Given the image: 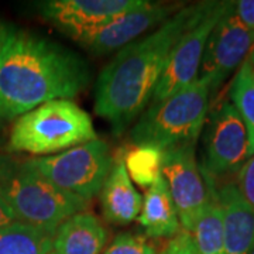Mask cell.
Here are the masks:
<instances>
[{
  "instance_id": "obj_18",
  "label": "cell",
  "mask_w": 254,
  "mask_h": 254,
  "mask_svg": "<svg viewBox=\"0 0 254 254\" xmlns=\"http://www.w3.org/2000/svg\"><path fill=\"white\" fill-rule=\"evenodd\" d=\"M190 236L199 254H225L222 209L219 205L216 185L213 180L210 187V199Z\"/></svg>"
},
{
  "instance_id": "obj_14",
  "label": "cell",
  "mask_w": 254,
  "mask_h": 254,
  "mask_svg": "<svg viewBox=\"0 0 254 254\" xmlns=\"http://www.w3.org/2000/svg\"><path fill=\"white\" fill-rule=\"evenodd\" d=\"M103 218L112 225H130L140 216L143 198L134 188L122 157L115 158L113 168L100 190Z\"/></svg>"
},
{
  "instance_id": "obj_4",
  "label": "cell",
  "mask_w": 254,
  "mask_h": 254,
  "mask_svg": "<svg viewBox=\"0 0 254 254\" xmlns=\"http://www.w3.org/2000/svg\"><path fill=\"white\" fill-rule=\"evenodd\" d=\"M96 138L88 112L72 100H53L16 119L10 131L9 148L47 157Z\"/></svg>"
},
{
  "instance_id": "obj_1",
  "label": "cell",
  "mask_w": 254,
  "mask_h": 254,
  "mask_svg": "<svg viewBox=\"0 0 254 254\" xmlns=\"http://www.w3.org/2000/svg\"><path fill=\"white\" fill-rule=\"evenodd\" d=\"M91 81V69L69 48L16 28L0 47V118L13 120L53 100H68Z\"/></svg>"
},
{
  "instance_id": "obj_12",
  "label": "cell",
  "mask_w": 254,
  "mask_h": 254,
  "mask_svg": "<svg viewBox=\"0 0 254 254\" xmlns=\"http://www.w3.org/2000/svg\"><path fill=\"white\" fill-rule=\"evenodd\" d=\"M140 3L141 0H48L37 7L44 20L75 40Z\"/></svg>"
},
{
  "instance_id": "obj_10",
  "label": "cell",
  "mask_w": 254,
  "mask_h": 254,
  "mask_svg": "<svg viewBox=\"0 0 254 254\" xmlns=\"http://www.w3.org/2000/svg\"><path fill=\"white\" fill-rule=\"evenodd\" d=\"M233 3L229 1L213 28L200 64L199 78L208 83L210 92L218 91L227 76L240 68L254 46V31L236 17Z\"/></svg>"
},
{
  "instance_id": "obj_22",
  "label": "cell",
  "mask_w": 254,
  "mask_h": 254,
  "mask_svg": "<svg viewBox=\"0 0 254 254\" xmlns=\"http://www.w3.org/2000/svg\"><path fill=\"white\" fill-rule=\"evenodd\" d=\"M236 187L246 202L254 209V154L239 170Z\"/></svg>"
},
{
  "instance_id": "obj_8",
  "label": "cell",
  "mask_w": 254,
  "mask_h": 254,
  "mask_svg": "<svg viewBox=\"0 0 254 254\" xmlns=\"http://www.w3.org/2000/svg\"><path fill=\"white\" fill-rule=\"evenodd\" d=\"M161 175L178 212L182 230L190 235L210 199L212 187V178L196 161L195 145L165 150Z\"/></svg>"
},
{
  "instance_id": "obj_11",
  "label": "cell",
  "mask_w": 254,
  "mask_h": 254,
  "mask_svg": "<svg viewBox=\"0 0 254 254\" xmlns=\"http://www.w3.org/2000/svg\"><path fill=\"white\" fill-rule=\"evenodd\" d=\"M180 3H163V1H147L141 3L120 14L102 27L85 33L73 41L95 55H109L115 51L136 41L148 30L160 27L170 17L181 10Z\"/></svg>"
},
{
  "instance_id": "obj_17",
  "label": "cell",
  "mask_w": 254,
  "mask_h": 254,
  "mask_svg": "<svg viewBox=\"0 0 254 254\" xmlns=\"http://www.w3.org/2000/svg\"><path fill=\"white\" fill-rule=\"evenodd\" d=\"M54 235L16 220L0 229V254H51Z\"/></svg>"
},
{
  "instance_id": "obj_19",
  "label": "cell",
  "mask_w": 254,
  "mask_h": 254,
  "mask_svg": "<svg viewBox=\"0 0 254 254\" xmlns=\"http://www.w3.org/2000/svg\"><path fill=\"white\" fill-rule=\"evenodd\" d=\"M130 180L138 187L148 190L163 175L164 151L151 145H130L119 151Z\"/></svg>"
},
{
  "instance_id": "obj_21",
  "label": "cell",
  "mask_w": 254,
  "mask_h": 254,
  "mask_svg": "<svg viewBox=\"0 0 254 254\" xmlns=\"http://www.w3.org/2000/svg\"><path fill=\"white\" fill-rule=\"evenodd\" d=\"M102 254H157L154 245L147 236L137 233H122L113 239Z\"/></svg>"
},
{
  "instance_id": "obj_2",
  "label": "cell",
  "mask_w": 254,
  "mask_h": 254,
  "mask_svg": "<svg viewBox=\"0 0 254 254\" xmlns=\"http://www.w3.org/2000/svg\"><path fill=\"white\" fill-rule=\"evenodd\" d=\"M206 6H184L153 33L130 43L99 73L95 113L122 134L147 108L175 44Z\"/></svg>"
},
{
  "instance_id": "obj_27",
  "label": "cell",
  "mask_w": 254,
  "mask_h": 254,
  "mask_svg": "<svg viewBox=\"0 0 254 254\" xmlns=\"http://www.w3.org/2000/svg\"><path fill=\"white\" fill-rule=\"evenodd\" d=\"M249 60H250V63H252V65H253V68H254V46L253 48H252V53H250V55H249Z\"/></svg>"
},
{
  "instance_id": "obj_23",
  "label": "cell",
  "mask_w": 254,
  "mask_h": 254,
  "mask_svg": "<svg viewBox=\"0 0 254 254\" xmlns=\"http://www.w3.org/2000/svg\"><path fill=\"white\" fill-rule=\"evenodd\" d=\"M163 254H199L196 247H195V243L192 240V236H190L188 232L182 230L180 235L174 237L173 240L168 243V246L165 247Z\"/></svg>"
},
{
  "instance_id": "obj_20",
  "label": "cell",
  "mask_w": 254,
  "mask_h": 254,
  "mask_svg": "<svg viewBox=\"0 0 254 254\" xmlns=\"http://www.w3.org/2000/svg\"><path fill=\"white\" fill-rule=\"evenodd\" d=\"M230 99L247 127L252 157L254 154V68L249 58L240 65L233 79Z\"/></svg>"
},
{
  "instance_id": "obj_30",
  "label": "cell",
  "mask_w": 254,
  "mask_h": 254,
  "mask_svg": "<svg viewBox=\"0 0 254 254\" xmlns=\"http://www.w3.org/2000/svg\"><path fill=\"white\" fill-rule=\"evenodd\" d=\"M51 254H53V253H51Z\"/></svg>"
},
{
  "instance_id": "obj_3",
  "label": "cell",
  "mask_w": 254,
  "mask_h": 254,
  "mask_svg": "<svg viewBox=\"0 0 254 254\" xmlns=\"http://www.w3.org/2000/svg\"><path fill=\"white\" fill-rule=\"evenodd\" d=\"M209 99L208 83L198 76L181 91L151 103L131 127V144L151 145L163 151L195 145L206 122Z\"/></svg>"
},
{
  "instance_id": "obj_15",
  "label": "cell",
  "mask_w": 254,
  "mask_h": 254,
  "mask_svg": "<svg viewBox=\"0 0 254 254\" xmlns=\"http://www.w3.org/2000/svg\"><path fill=\"white\" fill-rule=\"evenodd\" d=\"M109 232L95 213L85 210L63 222L55 230L53 254H102Z\"/></svg>"
},
{
  "instance_id": "obj_7",
  "label": "cell",
  "mask_w": 254,
  "mask_h": 254,
  "mask_svg": "<svg viewBox=\"0 0 254 254\" xmlns=\"http://www.w3.org/2000/svg\"><path fill=\"white\" fill-rule=\"evenodd\" d=\"M229 1H206V6L173 48L163 76L155 88L153 103L181 91L198 78L203 53L215 26Z\"/></svg>"
},
{
  "instance_id": "obj_6",
  "label": "cell",
  "mask_w": 254,
  "mask_h": 254,
  "mask_svg": "<svg viewBox=\"0 0 254 254\" xmlns=\"http://www.w3.org/2000/svg\"><path fill=\"white\" fill-rule=\"evenodd\" d=\"M115 157L109 145L99 138L65 150L60 154L26 161L30 168L55 187L91 200L100 193L113 168Z\"/></svg>"
},
{
  "instance_id": "obj_13",
  "label": "cell",
  "mask_w": 254,
  "mask_h": 254,
  "mask_svg": "<svg viewBox=\"0 0 254 254\" xmlns=\"http://www.w3.org/2000/svg\"><path fill=\"white\" fill-rule=\"evenodd\" d=\"M222 209L225 254H249L254 246V209L237 190L236 184L216 187Z\"/></svg>"
},
{
  "instance_id": "obj_24",
  "label": "cell",
  "mask_w": 254,
  "mask_h": 254,
  "mask_svg": "<svg viewBox=\"0 0 254 254\" xmlns=\"http://www.w3.org/2000/svg\"><path fill=\"white\" fill-rule=\"evenodd\" d=\"M236 17L246 27L254 31V0H240L233 3Z\"/></svg>"
},
{
  "instance_id": "obj_28",
  "label": "cell",
  "mask_w": 254,
  "mask_h": 254,
  "mask_svg": "<svg viewBox=\"0 0 254 254\" xmlns=\"http://www.w3.org/2000/svg\"><path fill=\"white\" fill-rule=\"evenodd\" d=\"M3 33H4V27L0 26V47H1V40H3Z\"/></svg>"
},
{
  "instance_id": "obj_9",
  "label": "cell",
  "mask_w": 254,
  "mask_h": 254,
  "mask_svg": "<svg viewBox=\"0 0 254 254\" xmlns=\"http://www.w3.org/2000/svg\"><path fill=\"white\" fill-rule=\"evenodd\" d=\"M250 158V140L243 119L232 102L213 110L203 137L202 171L210 178L239 173Z\"/></svg>"
},
{
  "instance_id": "obj_5",
  "label": "cell",
  "mask_w": 254,
  "mask_h": 254,
  "mask_svg": "<svg viewBox=\"0 0 254 254\" xmlns=\"http://www.w3.org/2000/svg\"><path fill=\"white\" fill-rule=\"evenodd\" d=\"M0 188L17 220L51 233H55L66 219L91 206V200L55 187L26 163L18 167L14 165L0 181Z\"/></svg>"
},
{
  "instance_id": "obj_25",
  "label": "cell",
  "mask_w": 254,
  "mask_h": 254,
  "mask_svg": "<svg viewBox=\"0 0 254 254\" xmlns=\"http://www.w3.org/2000/svg\"><path fill=\"white\" fill-rule=\"evenodd\" d=\"M16 220H17V216H16L13 208L10 206L9 200L6 199L3 190L0 188V229L16 222Z\"/></svg>"
},
{
  "instance_id": "obj_29",
  "label": "cell",
  "mask_w": 254,
  "mask_h": 254,
  "mask_svg": "<svg viewBox=\"0 0 254 254\" xmlns=\"http://www.w3.org/2000/svg\"><path fill=\"white\" fill-rule=\"evenodd\" d=\"M249 254H254V246H253V249L250 250V253H249Z\"/></svg>"
},
{
  "instance_id": "obj_16",
  "label": "cell",
  "mask_w": 254,
  "mask_h": 254,
  "mask_svg": "<svg viewBox=\"0 0 254 254\" xmlns=\"http://www.w3.org/2000/svg\"><path fill=\"white\" fill-rule=\"evenodd\" d=\"M138 223L147 237L163 239L181 233V222L170 195L167 182L161 177L153 187L145 190Z\"/></svg>"
},
{
  "instance_id": "obj_26",
  "label": "cell",
  "mask_w": 254,
  "mask_h": 254,
  "mask_svg": "<svg viewBox=\"0 0 254 254\" xmlns=\"http://www.w3.org/2000/svg\"><path fill=\"white\" fill-rule=\"evenodd\" d=\"M13 167H14V164L11 163L9 158L0 151V181L11 171Z\"/></svg>"
}]
</instances>
